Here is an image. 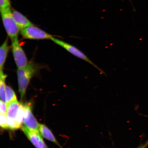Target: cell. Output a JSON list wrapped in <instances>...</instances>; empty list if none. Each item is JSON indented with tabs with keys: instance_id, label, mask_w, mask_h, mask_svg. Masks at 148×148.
<instances>
[{
	"instance_id": "18",
	"label": "cell",
	"mask_w": 148,
	"mask_h": 148,
	"mask_svg": "<svg viewBox=\"0 0 148 148\" xmlns=\"http://www.w3.org/2000/svg\"></svg>"
},
{
	"instance_id": "12",
	"label": "cell",
	"mask_w": 148,
	"mask_h": 148,
	"mask_svg": "<svg viewBox=\"0 0 148 148\" xmlns=\"http://www.w3.org/2000/svg\"><path fill=\"white\" fill-rule=\"evenodd\" d=\"M7 75L3 73V70L0 71V97L1 100L6 103L5 99V79Z\"/></svg>"
},
{
	"instance_id": "7",
	"label": "cell",
	"mask_w": 148,
	"mask_h": 148,
	"mask_svg": "<svg viewBox=\"0 0 148 148\" xmlns=\"http://www.w3.org/2000/svg\"><path fill=\"white\" fill-rule=\"evenodd\" d=\"M22 130L36 148H49L44 141L39 131H33L29 130L25 126H22Z\"/></svg>"
},
{
	"instance_id": "15",
	"label": "cell",
	"mask_w": 148,
	"mask_h": 148,
	"mask_svg": "<svg viewBox=\"0 0 148 148\" xmlns=\"http://www.w3.org/2000/svg\"><path fill=\"white\" fill-rule=\"evenodd\" d=\"M11 8L10 0H0V10Z\"/></svg>"
},
{
	"instance_id": "16",
	"label": "cell",
	"mask_w": 148,
	"mask_h": 148,
	"mask_svg": "<svg viewBox=\"0 0 148 148\" xmlns=\"http://www.w3.org/2000/svg\"><path fill=\"white\" fill-rule=\"evenodd\" d=\"M7 106L6 103L1 100L0 101V112L1 114L7 115Z\"/></svg>"
},
{
	"instance_id": "5",
	"label": "cell",
	"mask_w": 148,
	"mask_h": 148,
	"mask_svg": "<svg viewBox=\"0 0 148 148\" xmlns=\"http://www.w3.org/2000/svg\"><path fill=\"white\" fill-rule=\"evenodd\" d=\"M12 41V53L16 66L18 68L25 67L28 62L26 56L20 45L18 38Z\"/></svg>"
},
{
	"instance_id": "6",
	"label": "cell",
	"mask_w": 148,
	"mask_h": 148,
	"mask_svg": "<svg viewBox=\"0 0 148 148\" xmlns=\"http://www.w3.org/2000/svg\"><path fill=\"white\" fill-rule=\"evenodd\" d=\"M23 123L24 126L29 130L39 131V123L32 113L30 104L24 105Z\"/></svg>"
},
{
	"instance_id": "9",
	"label": "cell",
	"mask_w": 148,
	"mask_h": 148,
	"mask_svg": "<svg viewBox=\"0 0 148 148\" xmlns=\"http://www.w3.org/2000/svg\"><path fill=\"white\" fill-rule=\"evenodd\" d=\"M20 106L21 103L18 102L17 99L7 104V116L9 119L16 121L19 112Z\"/></svg>"
},
{
	"instance_id": "4",
	"label": "cell",
	"mask_w": 148,
	"mask_h": 148,
	"mask_svg": "<svg viewBox=\"0 0 148 148\" xmlns=\"http://www.w3.org/2000/svg\"><path fill=\"white\" fill-rule=\"evenodd\" d=\"M23 38L30 40L50 39L53 36L34 25L29 26L20 30Z\"/></svg>"
},
{
	"instance_id": "17",
	"label": "cell",
	"mask_w": 148,
	"mask_h": 148,
	"mask_svg": "<svg viewBox=\"0 0 148 148\" xmlns=\"http://www.w3.org/2000/svg\"><path fill=\"white\" fill-rule=\"evenodd\" d=\"M148 142H147V143H146L145 144H144V145L141 146V147H140L138 148H145L147 145H148Z\"/></svg>"
},
{
	"instance_id": "14",
	"label": "cell",
	"mask_w": 148,
	"mask_h": 148,
	"mask_svg": "<svg viewBox=\"0 0 148 148\" xmlns=\"http://www.w3.org/2000/svg\"><path fill=\"white\" fill-rule=\"evenodd\" d=\"M8 117L7 115L1 114L0 117V125L3 129H9Z\"/></svg>"
},
{
	"instance_id": "13",
	"label": "cell",
	"mask_w": 148,
	"mask_h": 148,
	"mask_svg": "<svg viewBox=\"0 0 148 148\" xmlns=\"http://www.w3.org/2000/svg\"><path fill=\"white\" fill-rule=\"evenodd\" d=\"M5 99L7 104L17 99L15 93L10 86H6L5 90Z\"/></svg>"
},
{
	"instance_id": "10",
	"label": "cell",
	"mask_w": 148,
	"mask_h": 148,
	"mask_svg": "<svg viewBox=\"0 0 148 148\" xmlns=\"http://www.w3.org/2000/svg\"><path fill=\"white\" fill-rule=\"evenodd\" d=\"M38 130L40 134L44 138L54 143L59 147L62 148L50 130L45 125L39 124Z\"/></svg>"
},
{
	"instance_id": "2",
	"label": "cell",
	"mask_w": 148,
	"mask_h": 148,
	"mask_svg": "<svg viewBox=\"0 0 148 148\" xmlns=\"http://www.w3.org/2000/svg\"><path fill=\"white\" fill-rule=\"evenodd\" d=\"M2 20L5 31L12 40L17 38L20 29L15 22L11 8L1 10Z\"/></svg>"
},
{
	"instance_id": "3",
	"label": "cell",
	"mask_w": 148,
	"mask_h": 148,
	"mask_svg": "<svg viewBox=\"0 0 148 148\" xmlns=\"http://www.w3.org/2000/svg\"><path fill=\"white\" fill-rule=\"evenodd\" d=\"M51 40L55 42L56 44H57V45H60L61 47L63 48L64 49L66 50V51L71 53L72 55L75 56L77 57V58L86 61V62L88 63L89 64L92 65L94 67L96 68V69L99 70L101 73L104 74L105 75L107 76L104 71H103L97 65L94 64L82 51H81L80 50H79L75 46L70 45V44L63 41L62 40H59L58 39L53 38V37L51 38Z\"/></svg>"
},
{
	"instance_id": "11",
	"label": "cell",
	"mask_w": 148,
	"mask_h": 148,
	"mask_svg": "<svg viewBox=\"0 0 148 148\" xmlns=\"http://www.w3.org/2000/svg\"><path fill=\"white\" fill-rule=\"evenodd\" d=\"M9 49L8 40L7 39L2 44L0 47V69L1 70H3Z\"/></svg>"
},
{
	"instance_id": "1",
	"label": "cell",
	"mask_w": 148,
	"mask_h": 148,
	"mask_svg": "<svg viewBox=\"0 0 148 148\" xmlns=\"http://www.w3.org/2000/svg\"><path fill=\"white\" fill-rule=\"evenodd\" d=\"M38 66L29 62L25 67L18 68L17 70L18 91L20 99L23 100L31 79L38 71Z\"/></svg>"
},
{
	"instance_id": "8",
	"label": "cell",
	"mask_w": 148,
	"mask_h": 148,
	"mask_svg": "<svg viewBox=\"0 0 148 148\" xmlns=\"http://www.w3.org/2000/svg\"><path fill=\"white\" fill-rule=\"evenodd\" d=\"M12 17L20 30L33 25L27 18L17 10L12 9Z\"/></svg>"
}]
</instances>
